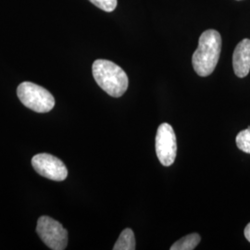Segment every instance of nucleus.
<instances>
[{
  "label": "nucleus",
  "instance_id": "obj_8",
  "mask_svg": "<svg viewBox=\"0 0 250 250\" xmlns=\"http://www.w3.org/2000/svg\"><path fill=\"white\" fill-rule=\"evenodd\" d=\"M114 250H135V239L134 232L130 228H126L120 234L114 247Z\"/></svg>",
  "mask_w": 250,
  "mask_h": 250
},
{
  "label": "nucleus",
  "instance_id": "obj_4",
  "mask_svg": "<svg viewBox=\"0 0 250 250\" xmlns=\"http://www.w3.org/2000/svg\"><path fill=\"white\" fill-rule=\"evenodd\" d=\"M36 232L40 239L53 250H63L68 245V232L62 224L48 216H42L37 221Z\"/></svg>",
  "mask_w": 250,
  "mask_h": 250
},
{
  "label": "nucleus",
  "instance_id": "obj_9",
  "mask_svg": "<svg viewBox=\"0 0 250 250\" xmlns=\"http://www.w3.org/2000/svg\"><path fill=\"white\" fill-rule=\"evenodd\" d=\"M201 241V236L198 233H191L175 242L170 250H193L197 248V245Z\"/></svg>",
  "mask_w": 250,
  "mask_h": 250
},
{
  "label": "nucleus",
  "instance_id": "obj_12",
  "mask_svg": "<svg viewBox=\"0 0 250 250\" xmlns=\"http://www.w3.org/2000/svg\"><path fill=\"white\" fill-rule=\"evenodd\" d=\"M245 236H246V238L248 239V241L250 242V224L247 225V227L245 228Z\"/></svg>",
  "mask_w": 250,
  "mask_h": 250
},
{
  "label": "nucleus",
  "instance_id": "obj_3",
  "mask_svg": "<svg viewBox=\"0 0 250 250\" xmlns=\"http://www.w3.org/2000/svg\"><path fill=\"white\" fill-rule=\"evenodd\" d=\"M17 96L25 107L38 113H46L55 106L51 93L31 82H23L19 85Z\"/></svg>",
  "mask_w": 250,
  "mask_h": 250
},
{
  "label": "nucleus",
  "instance_id": "obj_1",
  "mask_svg": "<svg viewBox=\"0 0 250 250\" xmlns=\"http://www.w3.org/2000/svg\"><path fill=\"white\" fill-rule=\"evenodd\" d=\"M222 51V36L216 30H207L198 40L197 50L193 54L192 64L195 72L201 77L214 72Z\"/></svg>",
  "mask_w": 250,
  "mask_h": 250
},
{
  "label": "nucleus",
  "instance_id": "obj_2",
  "mask_svg": "<svg viewBox=\"0 0 250 250\" xmlns=\"http://www.w3.org/2000/svg\"><path fill=\"white\" fill-rule=\"evenodd\" d=\"M94 79L107 95L113 98L122 97L129 85L126 72L117 64L107 60H97L93 63Z\"/></svg>",
  "mask_w": 250,
  "mask_h": 250
},
{
  "label": "nucleus",
  "instance_id": "obj_6",
  "mask_svg": "<svg viewBox=\"0 0 250 250\" xmlns=\"http://www.w3.org/2000/svg\"><path fill=\"white\" fill-rule=\"evenodd\" d=\"M32 165L38 174L52 181L62 182L68 176V170L63 161L50 154L41 153L34 156Z\"/></svg>",
  "mask_w": 250,
  "mask_h": 250
},
{
  "label": "nucleus",
  "instance_id": "obj_11",
  "mask_svg": "<svg viewBox=\"0 0 250 250\" xmlns=\"http://www.w3.org/2000/svg\"><path fill=\"white\" fill-rule=\"evenodd\" d=\"M89 1L96 7L106 12H112L113 10H115L118 4L117 0H89Z\"/></svg>",
  "mask_w": 250,
  "mask_h": 250
},
{
  "label": "nucleus",
  "instance_id": "obj_5",
  "mask_svg": "<svg viewBox=\"0 0 250 250\" xmlns=\"http://www.w3.org/2000/svg\"><path fill=\"white\" fill-rule=\"evenodd\" d=\"M156 153L163 166L169 167L173 164L177 154L176 135L171 125L161 124L156 134Z\"/></svg>",
  "mask_w": 250,
  "mask_h": 250
},
{
  "label": "nucleus",
  "instance_id": "obj_10",
  "mask_svg": "<svg viewBox=\"0 0 250 250\" xmlns=\"http://www.w3.org/2000/svg\"><path fill=\"white\" fill-rule=\"evenodd\" d=\"M236 146L243 152L250 154V126L236 135Z\"/></svg>",
  "mask_w": 250,
  "mask_h": 250
},
{
  "label": "nucleus",
  "instance_id": "obj_7",
  "mask_svg": "<svg viewBox=\"0 0 250 250\" xmlns=\"http://www.w3.org/2000/svg\"><path fill=\"white\" fill-rule=\"evenodd\" d=\"M233 71L237 77L244 78L250 71V39H243L239 42L232 55Z\"/></svg>",
  "mask_w": 250,
  "mask_h": 250
}]
</instances>
